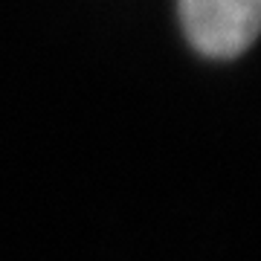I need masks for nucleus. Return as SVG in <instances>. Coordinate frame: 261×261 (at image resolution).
Instances as JSON below:
<instances>
[{
	"label": "nucleus",
	"mask_w": 261,
	"mask_h": 261,
	"mask_svg": "<svg viewBox=\"0 0 261 261\" xmlns=\"http://www.w3.org/2000/svg\"><path fill=\"white\" fill-rule=\"evenodd\" d=\"M189 44L206 58H235L261 35V0H177Z\"/></svg>",
	"instance_id": "f257e3e1"
}]
</instances>
